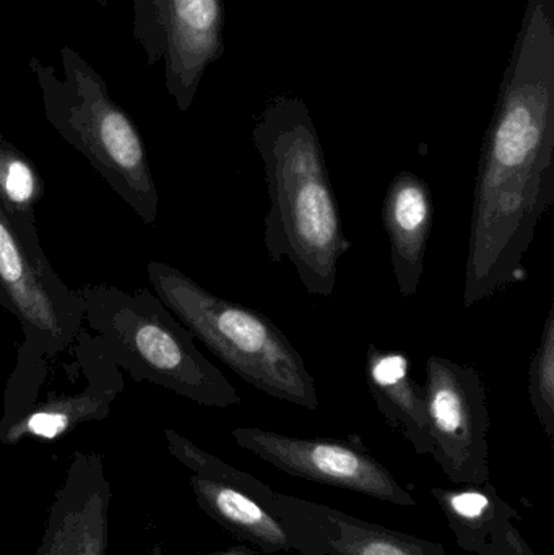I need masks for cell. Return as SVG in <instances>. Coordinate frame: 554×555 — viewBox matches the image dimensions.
I'll return each mask as SVG.
<instances>
[{
  "label": "cell",
  "instance_id": "cell-3",
  "mask_svg": "<svg viewBox=\"0 0 554 555\" xmlns=\"http://www.w3.org/2000/svg\"><path fill=\"white\" fill-rule=\"evenodd\" d=\"M77 293L104 358L120 371L202 406L243 403L220 369L198 351L191 330L156 294L111 284H85Z\"/></svg>",
  "mask_w": 554,
  "mask_h": 555
},
{
  "label": "cell",
  "instance_id": "cell-15",
  "mask_svg": "<svg viewBox=\"0 0 554 555\" xmlns=\"http://www.w3.org/2000/svg\"><path fill=\"white\" fill-rule=\"evenodd\" d=\"M364 375L368 388L387 423L418 455H431L425 391L413 380L405 352L368 346Z\"/></svg>",
  "mask_w": 554,
  "mask_h": 555
},
{
  "label": "cell",
  "instance_id": "cell-17",
  "mask_svg": "<svg viewBox=\"0 0 554 555\" xmlns=\"http://www.w3.org/2000/svg\"><path fill=\"white\" fill-rule=\"evenodd\" d=\"M325 555H446L445 546L319 504Z\"/></svg>",
  "mask_w": 554,
  "mask_h": 555
},
{
  "label": "cell",
  "instance_id": "cell-9",
  "mask_svg": "<svg viewBox=\"0 0 554 555\" xmlns=\"http://www.w3.org/2000/svg\"><path fill=\"white\" fill-rule=\"evenodd\" d=\"M233 439L241 449L295 478L357 492L399 507L416 505L412 492L358 443L298 439L259 427H237Z\"/></svg>",
  "mask_w": 554,
  "mask_h": 555
},
{
  "label": "cell",
  "instance_id": "cell-18",
  "mask_svg": "<svg viewBox=\"0 0 554 555\" xmlns=\"http://www.w3.org/2000/svg\"><path fill=\"white\" fill-rule=\"evenodd\" d=\"M44 181L31 159L0 135V207L9 217L35 218Z\"/></svg>",
  "mask_w": 554,
  "mask_h": 555
},
{
  "label": "cell",
  "instance_id": "cell-19",
  "mask_svg": "<svg viewBox=\"0 0 554 555\" xmlns=\"http://www.w3.org/2000/svg\"><path fill=\"white\" fill-rule=\"evenodd\" d=\"M529 400L540 426L550 442H554V302L530 361Z\"/></svg>",
  "mask_w": 554,
  "mask_h": 555
},
{
  "label": "cell",
  "instance_id": "cell-7",
  "mask_svg": "<svg viewBox=\"0 0 554 555\" xmlns=\"http://www.w3.org/2000/svg\"><path fill=\"white\" fill-rule=\"evenodd\" d=\"M132 35L150 67L163 61L165 85L181 113L224 54L223 0H132Z\"/></svg>",
  "mask_w": 554,
  "mask_h": 555
},
{
  "label": "cell",
  "instance_id": "cell-21",
  "mask_svg": "<svg viewBox=\"0 0 554 555\" xmlns=\"http://www.w3.org/2000/svg\"><path fill=\"white\" fill-rule=\"evenodd\" d=\"M94 2L100 3L101 7H107L109 0H94Z\"/></svg>",
  "mask_w": 554,
  "mask_h": 555
},
{
  "label": "cell",
  "instance_id": "cell-14",
  "mask_svg": "<svg viewBox=\"0 0 554 555\" xmlns=\"http://www.w3.org/2000/svg\"><path fill=\"white\" fill-rule=\"evenodd\" d=\"M166 439L172 455L184 463L194 475L217 479L227 485L236 486L253 495L270 514L275 515L298 540L301 555H325L322 546V530L319 524L318 505L315 502L302 501L299 498L282 494L263 485L260 479L249 473L241 472L227 465L217 456L198 449L195 443L175 430H166Z\"/></svg>",
  "mask_w": 554,
  "mask_h": 555
},
{
  "label": "cell",
  "instance_id": "cell-20",
  "mask_svg": "<svg viewBox=\"0 0 554 555\" xmlns=\"http://www.w3.org/2000/svg\"><path fill=\"white\" fill-rule=\"evenodd\" d=\"M211 555H259L253 547L249 546H236L231 547V550L221 551V553H215Z\"/></svg>",
  "mask_w": 554,
  "mask_h": 555
},
{
  "label": "cell",
  "instance_id": "cell-1",
  "mask_svg": "<svg viewBox=\"0 0 554 555\" xmlns=\"http://www.w3.org/2000/svg\"><path fill=\"white\" fill-rule=\"evenodd\" d=\"M553 204L554 0H529L478 162L467 309L524 280V257Z\"/></svg>",
  "mask_w": 554,
  "mask_h": 555
},
{
  "label": "cell",
  "instance_id": "cell-5",
  "mask_svg": "<svg viewBox=\"0 0 554 555\" xmlns=\"http://www.w3.org/2000/svg\"><path fill=\"white\" fill-rule=\"evenodd\" d=\"M146 275L179 322L247 384L276 400L318 410L314 377L272 319L215 296L168 263L150 262Z\"/></svg>",
  "mask_w": 554,
  "mask_h": 555
},
{
  "label": "cell",
  "instance_id": "cell-11",
  "mask_svg": "<svg viewBox=\"0 0 554 555\" xmlns=\"http://www.w3.org/2000/svg\"><path fill=\"white\" fill-rule=\"evenodd\" d=\"M109 499L100 456L75 453L36 555H106Z\"/></svg>",
  "mask_w": 554,
  "mask_h": 555
},
{
  "label": "cell",
  "instance_id": "cell-16",
  "mask_svg": "<svg viewBox=\"0 0 554 555\" xmlns=\"http://www.w3.org/2000/svg\"><path fill=\"white\" fill-rule=\"evenodd\" d=\"M191 485L202 511L236 540L263 554L301 555L295 534L243 489L198 475Z\"/></svg>",
  "mask_w": 554,
  "mask_h": 555
},
{
  "label": "cell",
  "instance_id": "cell-13",
  "mask_svg": "<svg viewBox=\"0 0 554 555\" xmlns=\"http://www.w3.org/2000/svg\"><path fill=\"white\" fill-rule=\"evenodd\" d=\"M383 220L399 293L405 297L415 296L425 272L426 247L431 233L429 185L415 172H399L387 189Z\"/></svg>",
  "mask_w": 554,
  "mask_h": 555
},
{
  "label": "cell",
  "instance_id": "cell-12",
  "mask_svg": "<svg viewBox=\"0 0 554 555\" xmlns=\"http://www.w3.org/2000/svg\"><path fill=\"white\" fill-rule=\"evenodd\" d=\"M429 492L461 550L475 555H537L513 524L519 517L516 508L500 498L490 481Z\"/></svg>",
  "mask_w": 554,
  "mask_h": 555
},
{
  "label": "cell",
  "instance_id": "cell-8",
  "mask_svg": "<svg viewBox=\"0 0 554 555\" xmlns=\"http://www.w3.org/2000/svg\"><path fill=\"white\" fill-rule=\"evenodd\" d=\"M423 391L431 437L429 456L454 485L490 481V410L477 369L429 356Z\"/></svg>",
  "mask_w": 554,
  "mask_h": 555
},
{
  "label": "cell",
  "instance_id": "cell-6",
  "mask_svg": "<svg viewBox=\"0 0 554 555\" xmlns=\"http://www.w3.org/2000/svg\"><path fill=\"white\" fill-rule=\"evenodd\" d=\"M0 304L18 319L25 343L16 365L48 367L83 330L77 291L46 259L35 218L9 217L0 207Z\"/></svg>",
  "mask_w": 554,
  "mask_h": 555
},
{
  "label": "cell",
  "instance_id": "cell-10",
  "mask_svg": "<svg viewBox=\"0 0 554 555\" xmlns=\"http://www.w3.org/2000/svg\"><path fill=\"white\" fill-rule=\"evenodd\" d=\"M75 352L90 377V384L80 393L55 395L41 403L0 421V442L18 443L31 439L55 440L90 421L107 417L116 398L124 391L123 372L107 361L96 339L81 330L75 341Z\"/></svg>",
  "mask_w": 554,
  "mask_h": 555
},
{
  "label": "cell",
  "instance_id": "cell-4",
  "mask_svg": "<svg viewBox=\"0 0 554 555\" xmlns=\"http://www.w3.org/2000/svg\"><path fill=\"white\" fill-rule=\"evenodd\" d=\"M64 75L29 57L52 129L93 166L111 191L143 221L158 218V189L145 143L129 114L111 98L106 81L70 46L61 48Z\"/></svg>",
  "mask_w": 554,
  "mask_h": 555
},
{
  "label": "cell",
  "instance_id": "cell-2",
  "mask_svg": "<svg viewBox=\"0 0 554 555\" xmlns=\"http://www.w3.org/2000/svg\"><path fill=\"white\" fill-rule=\"evenodd\" d=\"M253 140L270 197L263 224L267 254L273 263L288 259L312 296H334L338 260L351 244L308 104L273 98L256 120Z\"/></svg>",
  "mask_w": 554,
  "mask_h": 555
}]
</instances>
